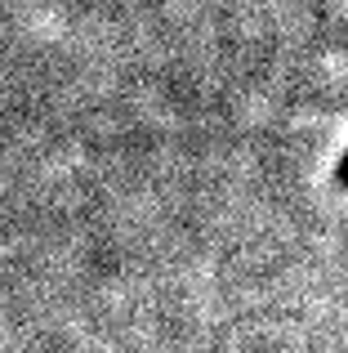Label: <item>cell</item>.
<instances>
[{"mask_svg":"<svg viewBox=\"0 0 348 353\" xmlns=\"http://www.w3.org/2000/svg\"><path fill=\"white\" fill-rule=\"evenodd\" d=\"M335 183H340V188H348V152H344V161L335 165Z\"/></svg>","mask_w":348,"mask_h":353,"instance_id":"cell-1","label":"cell"}]
</instances>
